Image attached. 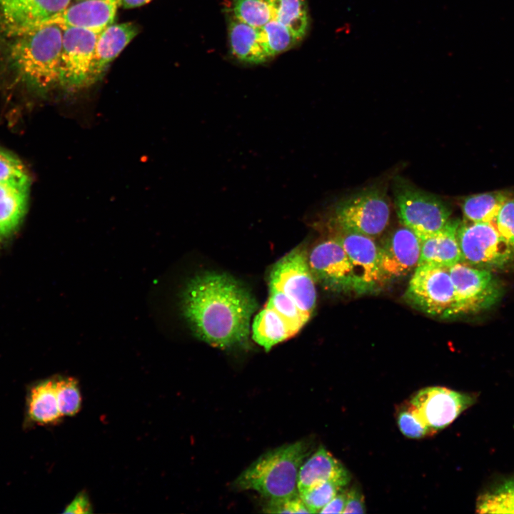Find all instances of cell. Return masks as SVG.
Here are the masks:
<instances>
[{
    "label": "cell",
    "instance_id": "obj_1",
    "mask_svg": "<svg viewBox=\"0 0 514 514\" xmlns=\"http://www.w3.org/2000/svg\"><path fill=\"white\" fill-rule=\"evenodd\" d=\"M257 303L247 288L229 275L206 272L183 290L181 310L195 336L228 349L247 342Z\"/></svg>",
    "mask_w": 514,
    "mask_h": 514
},
{
    "label": "cell",
    "instance_id": "obj_2",
    "mask_svg": "<svg viewBox=\"0 0 514 514\" xmlns=\"http://www.w3.org/2000/svg\"><path fill=\"white\" fill-rule=\"evenodd\" d=\"M308 453L309 445L304 440L266 452L239 475L233 485L255 490L269 500L296 495L299 470Z\"/></svg>",
    "mask_w": 514,
    "mask_h": 514
},
{
    "label": "cell",
    "instance_id": "obj_3",
    "mask_svg": "<svg viewBox=\"0 0 514 514\" xmlns=\"http://www.w3.org/2000/svg\"><path fill=\"white\" fill-rule=\"evenodd\" d=\"M63 29L47 24L15 38L10 51L11 63L19 76L39 89L60 81Z\"/></svg>",
    "mask_w": 514,
    "mask_h": 514
},
{
    "label": "cell",
    "instance_id": "obj_4",
    "mask_svg": "<svg viewBox=\"0 0 514 514\" xmlns=\"http://www.w3.org/2000/svg\"><path fill=\"white\" fill-rule=\"evenodd\" d=\"M268 295L295 306L311 318L317 294L304 247L295 248L273 266L268 276Z\"/></svg>",
    "mask_w": 514,
    "mask_h": 514
},
{
    "label": "cell",
    "instance_id": "obj_5",
    "mask_svg": "<svg viewBox=\"0 0 514 514\" xmlns=\"http://www.w3.org/2000/svg\"><path fill=\"white\" fill-rule=\"evenodd\" d=\"M393 194L401 224L412 230L420 240L442 229L450 219L451 210L445 201L401 177L395 178Z\"/></svg>",
    "mask_w": 514,
    "mask_h": 514
},
{
    "label": "cell",
    "instance_id": "obj_6",
    "mask_svg": "<svg viewBox=\"0 0 514 514\" xmlns=\"http://www.w3.org/2000/svg\"><path fill=\"white\" fill-rule=\"evenodd\" d=\"M390 216V206L382 188L371 187L355 193L336 206L333 223L341 232L356 233L370 237L381 235Z\"/></svg>",
    "mask_w": 514,
    "mask_h": 514
},
{
    "label": "cell",
    "instance_id": "obj_7",
    "mask_svg": "<svg viewBox=\"0 0 514 514\" xmlns=\"http://www.w3.org/2000/svg\"><path fill=\"white\" fill-rule=\"evenodd\" d=\"M448 268L455 291L451 318L486 311L503 297V283L490 270L463 262Z\"/></svg>",
    "mask_w": 514,
    "mask_h": 514
},
{
    "label": "cell",
    "instance_id": "obj_8",
    "mask_svg": "<svg viewBox=\"0 0 514 514\" xmlns=\"http://www.w3.org/2000/svg\"><path fill=\"white\" fill-rule=\"evenodd\" d=\"M457 236L465 263L490 271L514 263V253L493 222H460Z\"/></svg>",
    "mask_w": 514,
    "mask_h": 514
},
{
    "label": "cell",
    "instance_id": "obj_9",
    "mask_svg": "<svg viewBox=\"0 0 514 514\" xmlns=\"http://www.w3.org/2000/svg\"><path fill=\"white\" fill-rule=\"evenodd\" d=\"M405 298L425 313L451 318L455 291L448 268L435 264L418 265L409 281Z\"/></svg>",
    "mask_w": 514,
    "mask_h": 514
},
{
    "label": "cell",
    "instance_id": "obj_10",
    "mask_svg": "<svg viewBox=\"0 0 514 514\" xmlns=\"http://www.w3.org/2000/svg\"><path fill=\"white\" fill-rule=\"evenodd\" d=\"M100 33L79 28L63 29L59 84L76 90L94 83L96 43Z\"/></svg>",
    "mask_w": 514,
    "mask_h": 514
},
{
    "label": "cell",
    "instance_id": "obj_11",
    "mask_svg": "<svg viewBox=\"0 0 514 514\" xmlns=\"http://www.w3.org/2000/svg\"><path fill=\"white\" fill-rule=\"evenodd\" d=\"M476 400L474 393L431 386L417 391L411 397L409 405L428 427L430 433H433L452 423Z\"/></svg>",
    "mask_w": 514,
    "mask_h": 514
},
{
    "label": "cell",
    "instance_id": "obj_12",
    "mask_svg": "<svg viewBox=\"0 0 514 514\" xmlns=\"http://www.w3.org/2000/svg\"><path fill=\"white\" fill-rule=\"evenodd\" d=\"M308 261L316 282L325 289L336 293L354 292L352 266L337 237L313 246L308 251Z\"/></svg>",
    "mask_w": 514,
    "mask_h": 514
},
{
    "label": "cell",
    "instance_id": "obj_13",
    "mask_svg": "<svg viewBox=\"0 0 514 514\" xmlns=\"http://www.w3.org/2000/svg\"><path fill=\"white\" fill-rule=\"evenodd\" d=\"M71 0H0V36L15 39L44 26Z\"/></svg>",
    "mask_w": 514,
    "mask_h": 514
},
{
    "label": "cell",
    "instance_id": "obj_14",
    "mask_svg": "<svg viewBox=\"0 0 514 514\" xmlns=\"http://www.w3.org/2000/svg\"><path fill=\"white\" fill-rule=\"evenodd\" d=\"M351 261L354 292L371 293L383 284L380 268L379 246L372 237L356 233L341 232L336 236Z\"/></svg>",
    "mask_w": 514,
    "mask_h": 514
},
{
    "label": "cell",
    "instance_id": "obj_15",
    "mask_svg": "<svg viewBox=\"0 0 514 514\" xmlns=\"http://www.w3.org/2000/svg\"><path fill=\"white\" fill-rule=\"evenodd\" d=\"M420 255V240L412 230L402 225L393 231L379 247L383 282L401 278L413 272L418 265Z\"/></svg>",
    "mask_w": 514,
    "mask_h": 514
},
{
    "label": "cell",
    "instance_id": "obj_16",
    "mask_svg": "<svg viewBox=\"0 0 514 514\" xmlns=\"http://www.w3.org/2000/svg\"><path fill=\"white\" fill-rule=\"evenodd\" d=\"M121 0H81L70 4L51 17L45 25L55 24L62 29L79 28L101 33L112 24Z\"/></svg>",
    "mask_w": 514,
    "mask_h": 514
},
{
    "label": "cell",
    "instance_id": "obj_17",
    "mask_svg": "<svg viewBox=\"0 0 514 514\" xmlns=\"http://www.w3.org/2000/svg\"><path fill=\"white\" fill-rule=\"evenodd\" d=\"M460 222L450 219L442 229L420 240L418 265L435 264L448 268L462 262L457 236Z\"/></svg>",
    "mask_w": 514,
    "mask_h": 514
},
{
    "label": "cell",
    "instance_id": "obj_18",
    "mask_svg": "<svg viewBox=\"0 0 514 514\" xmlns=\"http://www.w3.org/2000/svg\"><path fill=\"white\" fill-rule=\"evenodd\" d=\"M228 21V39L232 54L241 62L258 64L271 56L263 41L260 29L253 27L234 15Z\"/></svg>",
    "mask_w": 514,
    "mask_h": 514
},
{
    "label": "cell",
    "instance_id": "obj_19",
    "mask_svg": "<svg viewBox=\"0 0 514 514\" xmlns=\"http://www.w3.org/2000/svg\"><path fill=\"white\" fill-rule=\"evenodd\" d=\"M138 26L131 22L112 24L99 34L96 43L93 77L96 81L109 65L137 35Z\"/></svg>",
    "mask_w": 514,
    "mask_h": 514
},
{
    "label": "cell",
    "instance_id": "obj_20",
    "mask_svg": "<svg viewBox=\"0 0 514 514\" xmlns=\"http://www.w3.org/2000/svg\"><path fill=\"white\" fill-rule=\"evenodd\" d=\"M29 182L0 181V239L12 234L27 208Z\"/></svg>",
    "mask_w": 514,
    "mask_h": 514
},
{
    "label": "cell",
    "instance_id": "obj_21",
    "mask_svg": "<svg viewBox=\"0 0 514 514\" xmlns=\"http://www.w3.org/2000/svg\"><path fill=\"white\" fill-rule=\"evenodd\" d=\"M62 417L59 408L56 378L33 385L26 398V423L51 425Z\"/></svg>",
    "mask_w": 514,
    "mask_h": 514
},
{
    "label": "cell",
    "instance_id": "obj_22",
    "mask_svg": "<svg viewBox=\"0 0 514 514\" xmlns=\"http://www.w3.org/2000/svg\"><path fill=\"white\" fill-rule=\"evenodd\" d=\"M251 331L253 340L266 351L297 333L283 317L266 304L256 315Z\"/></svg>",
    "mask_w": 514,
    "mask_h": 514
},
{
    "label": "cell",
    "instance_id": "obj_23",
    "mask_svg": "<svg viewBox=\"0 0 514 514\" xmlns=\"http://www.w3.org/2000/svg\"><path fill=\"white\" fill-rule=\"evenodd\" d=\"M347 469L324 447L321 446L302 463L298 477V491L302 493Z\"/></svg>",
    "mask_w": 514,
    "mask_h": 514
},
{
    "label": "cell",
    "instance_id": "obj_24",
    "mask_svg": "<svg viewBox=\"0 0 514 514\" xmlns=\"http://www.w3.org/2000/svg\"><path fill=\"white\" fill-rule=\"evenodd\" d=\"M512 195L507 191H496L465 197L461 204L465 221L493 222L502 204Z\"/></svg>",
    "mask_w": 514,
    "mask_h": 514
},
{
    "label": "cell",
    "instance_id": "obj_25",
    "mask_svg": "<svg viewBox=\"0 0 514 514\" xmlns=\"http://www.w3.org/2000/svg\"><path fill=\"white\" fill-rule=\"evenodd\" d=\"M273 19L287 27L300 41L306 34L309 17L305 0H270Z\"/></svg>",
    "mask_w": 514,
    "mask_h": 514
},
{
    "label": "cell",
    "instance_id": "obj_26",
    "mask_svg": "<svg viewBox=\"0 0 514 514\" xmlns=\"http://www.w3.org/2000/svg\"><path fill=\"white\" fill-rule=\"evenodd\" d=\"M479 513H514V478L502 481L480 495Z\"/></svg>",
    "mask_w": 514,
    "mask_h": 514
},
{
    "label": "cell",
    "instance_id": "obj_27",
    "mask_svg": "<svg viewBox=\"0 0 514 514\" xmlns=\"http://www.w3.org/2000/svg\"><path fill=\"white\" fill-rule=\"evenodd\" d=\"M348 470L298 493L311 513H318L338 493L348 484Z\"/></svg>",
    "mask_w": 514,
    "mask_h": 514
},
{
    "label": "cell",
    "instance_id": "obj_28",
    "mask_svg": "<svg viewBox=\"0 0 514 514\" xmlns=\"http://www.w3.org/2000/svg\"><path fill=\"white\" fill-rule=\"evenodd\" d=\"M233 6L236 18L257 29L273 19L270 0H233Z\"/></svg>",
    "mask_w": 514,
    "mask_h": 514
},
{
    "label": "cell",
    "instance_id": "obj_29",
    "mask_svg": "<svg viewBox=\"0 0 514 514\" xmlns=\"http://www.w3.org/2000/svg\"><path fill=\"white\" fill-rule=\"evenodd\" d=\"M260 30L271 57L288 51L299 41L287 27L274 19Z\"/></svg>",
    "mask_w": 514,
    "mask_h": 514
},
{
    "label": "cell",
    "instance_id": "obj_30",
    "mask_svg": "<svg viewBox=\"0 0 514 514\" xmlns=\"http://www.w3.org/2000/svg\"><path fill=\"white\" fill-rule=\"evenodd\" d=\"M59 408L62 416L76 415L81 406V395L79 383L71 377L56 378Z\"/></svg>",
    "mask_w": 514,
    "mask_h": 514
},
{
    "label": "cell",
    "instance_id": "obj_31",
    "mask_svg": "<svg viewBox=\"0 0 514 514\" xmlns=\"http://www.w3.org/2000/svg\"><path fill=\"white\" fill-rule=\"evenodd\" d=\"M397 423L400 432L409 438L418 439L431 434L409 404L398 411Z\"/></svg>",
    "mask_w": 514,
    "mask_h": 514
},
{
    "label": "cell",
    "instance_id": "obj_32",
    "mask_svg": "<svg viewBox=\"0 0 514 514\" xmlns=\"http://www.w3.org/2000/svg\"><path fill=\"white\" fill-rule=\"evenodd\" d=\"M29 172L22 161L10 151L0 147V181L29 182Z\"/></svg>",
    "mask_w": 514,
    "mask_h": 514
},
{
    "label": "cell",
    "instance_id": "obj_33",
    "mask_svg": "<svg viewBox=\"0 0 514 514\" xmlns=\"http://www.w3.org/2000/svg\"><path fill=\"white\" fill-rule=\"evenodd\" d=\"M493 223L503 240L514 253V198L507 199L500 206Z\"/></svg>",
    "mask_w": 514,
    "mask_h": 514
},
{
    "label": "cell",
    "instance_id": "obj_34",
    "mask_svg": "<svg viewBox=\"0 0 514 514\" xmlns=\"http://www.w3.org/2000/svg\"><path fill=\"white\" fill-rule=\"evenodd\" d=\"M269 513H311L299 494L278 500H269L265 507Z\"/></svg>",
    "mask_w": 514,
    "mask_h": 514
},
{
    "label": "cell",
    "instance_id": "obj_35",
    "mask_svg": "<svg viewBox=\"0 0 514 514\" xmlns=\"http://www.w3.org/2000/svg\"><path fill=\"white\" fill-rule=\"evenodd\" d=\"M366 506L361 491L357 487L348 489L346 506L343 513H364Z\"/></svg>",
    "mask_w": 514,
    "mask_h": 514
},
{
    "label": "cell",
    "instance_id": "obj_36",
    "mask_svg": "<svg viewBox=\"0 0 514 514\" xmlns=\"http://www.w3.org/2000/svg\"><path fill=\"white\" fill-rule=\"evenodd\" d=\"M348 489L346 488L338 493L318 513H343L347 498Z\"/></svg>",
    "mask_w": 514,
    "mask_h": 514
},
{
    "label": "cell",
    "instance_id": "obj_37",
    "mask_svg": "<svg viewBox=\"0 0 514 514\" xmlns=\"http://www.w3.org/2000/svg\"><path fill=\"white\" fill-rule=\"evenodd\" d=\"M91 512V504L84 493H79L76 495L64 511V513H89Z\"/></svg>",
    "mask_w": 514,
    "mask_h": 514
},
{
    "label": "cell",
    "instance_id": "obj_38",
    "mask_svg": "<svg viewBox=\"0 0 514 514\" xmlns=\"http://www.w3.org/2000/svg\"><path fill=\"white\" fill-rule=\"evenodd\" d=\"M151 0H121V6L124 9H133L145 5Z\"/></svg>",
    "mask_w": 514,
    "mask_h": 514
},
{
    "label": "cell",
    "instance_id": "obj_39",
    "mask_svg": "<svg viewBox=\"0 0 514 514\" xmlns=\"http://www.w3.org/2000/svg\"><path fill=\"white\" fill-rule=\"evenodd\" d=\"M81 1V0H76V1Z\"/></svg>",
    "mask_w": 514,
    "mask_h": 514
}]
</instances>
